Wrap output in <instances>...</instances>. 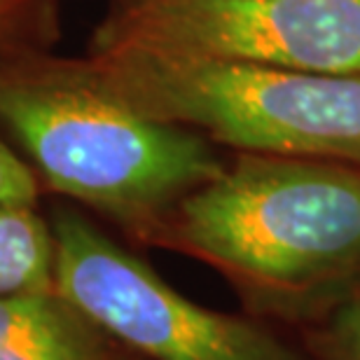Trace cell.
I'll return each mask as SVG.
<instances>
[{
	"label": "cell",
	"instance_id": "10",
	"mask_svg": "<svg viewBox=\"0 0 360 360\" xmlns=\"http://www.w3.org/2000/svg\"><path fill=\"white\" fill-rule=\"evenodd\" d=\"M40 180L17 148L0 139V204L38 206Z\"/></svg>",
	"mask_w": 360,
	"mask_h": 360
},
{
	"label": "cell",
	"instance_id": "2",
	"mask_svg": "<svg viewBox=\"0 0 360 360\" xmlns=\"http://www.w3.org/2000/svg\"><path fill=\"white\" fill-rule=\"evenodd\" d=\"M0 124L40 185L155 241L187 194L225 169L213 141L141 112L89 59L0 54Z\"/></svg>",
	"mask_w": 360,
	"mask_h": 360
},
{
	"label": "cell",
	"instance_id": "6",
	"mask_svg": "<svg viewBox=\"0 0 360 360\" xmlns=\"http://www.w3.org/2000/svg\"><path fill=\"white\" fill-rule=\"evenodd\" d=\"M56 288L0 295V360H127Z\"/></svg>",
	"mask_w": 360,
	"mask_h": 360
},
{
	"label": "cell",
	"instance_id": "9",
	"mask_svg": "<svg viewBox=\"0 0 360 360\" xmlns=\"http://www.w3.org/2000/svg\"><path fill=\"white\" fill-rule=\"evenodd\" d=\"M311 360H360V290L326 319L295 333Z\"/></svg>",
	"mask_w": 360,
	"mask_h": 360
},
{
	"label": "cell",
	"instance_id": "7",
	"mask_svg": "<svg viewBox=\"0 0 360 360\" xmlns=\"http://www.w3.org/2000/svg\"><path fill=\"white\" fill-rule=\"evenodd\" d=\"M54 288V239L38 206L0 204V295Z\"/></svg>",
	"mask_w": 360,
	"mask_h": 360
},
{
	"label": "cell",
	"instance_id": "4",
	"mask_svg": "<svg viewBox=\"0 0 360 360\" xmlns=\"http://www.w3.org/2000/svg\"><path fill=\"white\" fill-rule=\"evenodd\" d=\"M54 288L101 333L146 360H311L297 340L250 314L201 307L84 213L56 206Z\"/></svg>",
	"mask_w": 360,
	"mask_h": 360
},
{
	"label": "cell",
	"instance_id": "3",
	"mask_svg": "<svg viewBox=\"0 0 360 360\" xmlns=\"http://www.w3.org/2000/svg\"><path fill=\"white\" fill-rule=\"evenodd\" d=\"M87 59L141 112L236 153L360 164V73H311L124 42L91 45Z\"/></svg>",
	"mask_w": 360,
	"mask_h": 360
},
{
	"label": "cell",
	"instance_id": "8",
	"mask_svg": "<svg viewBox=\"0 0 360 360\" xmlns=\"http://www.w3.org/2000/svg\"><path fill=\"white\" fill-rule=\"evenodd\" d=\"M59 40V0H0V54L52 49Z\"/></svg>",
	"mask_w": 360,
	"mask_h": 360
},
{
	"label": "cell",
	"instance_id": "1",
	"mask_svg": "<svg viewBox=\"0 0 360 360\" xmlns=\"http://www.w3.org/2000/svg\"><path fill=\"white\" fill-rule=\"evenodd\" d=\"M153 243L206 262L243 311L297 333L360 290V164L236 153Z\"/></svg>",
	"mask_w": 360,
	"mask_h": 360
},
{
	"label": "cell",
	"instance_id": "5",
	"mask_svg": "<svg viewBox=\"0 0 360 360\" xmlns=\"http://www.w3.org/2000/svg\"><path fill=\"white\" fill-rule=\"evenodd\" d=\"M108 42L358 75L360 0H110L91 45Z\"/></svg>",
	"mask_w": 360,
	"mask_h": 360
}]
</instances>
